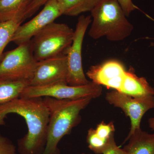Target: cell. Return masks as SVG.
Here are the masks:
<instances>
[{
	"instance_id": "6da1fadb",
	"label": "cell",
	"mask_w": 154,
	"mask_h": 154,
	"mask_svg": "<svg viewBox=\"0 0 154 154\" xmlns=\"http://www.w3.org/2000/svg\"><path fill=\"white\" fill-rule=\"evenodd\" d=\"M10 113H16L25 119L28 131L18 140L20 154H42L47 141L49 118L48 108L43 98L19 97L0 105V125L5 122V119Z\"/></svg>"
},
{
	"instance_id": "7a4b0ae2",
	"label": "cell",
	"mask_w": 154,
	"mask_h": 154,
	"mask_svg": "<svg viewBox=\"0 0 154 154\" xmlns=\"http://www.w3.org/2000/svg\"><path fill=\"white\" fill-rule=\"evenodd\" d=\"M93 99L88 97L70 100L43 97V102L49 110V118L47 141L42 154H59V143L79 123L80 112Z\"/></svg>"
},
{
	"instance_id": "3957f363",
	"label": "cell",
	"mask_w": 154,
	"mask_h": 154,
	"mask_svg": "<svg viewBox=\"0 0 154 154\" xmlns=\"http://www.w3.org/2000/svg\"><path fill=\"white\" fill-rule=\"evenodd\" d=\"M89 36L94 39L105 37L113 42L130 36L134 27L116 0H102L91 11Z\"/></svg>"
},
{
	"instance_id": "277c9868",
	"label": "cell",
	"mask_w": 154,
	"mask_h": 154,
	"mask_svg": "<svg viewBox=\"0 0 154 154\" xmlns=\"http://www.w3.org/2000/svg\"><path fill=\"white\" fill-rule=\"evenodd\" d=\"M74 35V30L66 24L50 23L30 40L34 57L38 62L66 54Z\"/></svg>"
},
{
	"instance_id": "5b68a950",
	"label": "cell",
	"mask_w": 154,
	"mask_h": 154,
	"mask_svg": "<svg viewBox=\"0 0 154 154\" xmlns=\"http://www.w3.org/2000/svg\"><path fill=\"white\" fill-rule=\"evenodd\" d=\"M17 46L3 54L0 61V80L30 83L37 63L30 40Z\"/></svg>"
},
{
	"instance_id": "8992f818",
	"label": "cell",
	"mask_w": 154,
	"mask_h": 154,
	"mask_svg": "<svg viewBox=\"0 0 154 154\" xmlns=\"http://www.w3.org/2000/svg\"><path fill=\"white\" fill-rule=\"evenodd\" d=\"M102 86L90 82L84 85L73 86L66 84H55L40 87L28 86L23 90L20 97L23 98L50 97L58 99H95L101 96Z\"/></svg>"
},
{
	"instance_id": "52a82bcc",
	"label": "cell",
	"mask_w": 154,
	"mask_h": 154,
	"mask_svg": "<svg viewBox=\"0 0 154 154\" xmlns=\"http://www.w3.org/2000/svg\"><path fill=\"white\" fill-rule=\"evenodd\" d=\"M92 22L91 16L82 15L78 19L71 45L67 51L69 85L79 86L90 82L85 76L82 65V50L84 37L89 25Z\"/></svg>"
},
{
	"instance_id": "ba28073f",
	"label": "cell",
	"mask_w": 154,
	"mask_h": 154,
	"mask_svg": "<svg viewBox=\"0 0 154 154\" xmlns=\"http://www.w3.org/2000/svg\"><path fill=\"white\" fill-rule=\"evenodd\" d=\"M105 99L109 104L122 110L131 120V128L127 137L136 129L140 128L141 122L147 111L154 108V95L132 97L117 91L106 94Z\"/></svg>"
},
{
	"instance_id": "9c48e42d",
	"label": "cell",
	"mask_w": 154,
	"mask_h": 154,
	"mask_svg": "<svg viewBox=\"0 0 154 154\" xmlns=\"http://www.w3.org/2000/svg\"><path fill=\"white\" fill-rule=\"evenodd\" d=\"M68 75L66 54L57 56L37 62L29 86L40 87L67 84Z\"/></svg>"
},
{
	"instance_id": "30bf717a",
	"label": "cell",
	"mask_w": 154,
	"mask_h": 154,
	"mask_svg": "<svg viewBox=\"0 0 154 154\" xmlns=\"http://www.w3.org/2000/svg\"><path fill=\"white\" fill-rule=\"evenodd\" d=\"M63 15L57 0H49L36 16L25 24L19 25L11 42L17 45L30 41L43 28Z\"/></svg>"
},
{
	"instance_id": "8fae6325",
	"label": "cell",
	"mask_w": 154,
	"mask_h": 154,
	"mask_svg": "<svg viewBox=\"0 0 154 154\" xmlns=\"http://www.w3.org/2000/svg\"><path fill=\"white\" fill-rule=\"evenodd\" d=\"M125 72V68L121 62L110 60L91 66L86 75L95 84L119 91Z\"/></svg>"
},
{
	"instance_id": "7c38bea8",
	"label": "cell",
	"mask_w": 154,
	"mask_h": 154,
	"mask_svg": "<svg viewBox=\"0 0 154 154\" xmlns=\"http://www.w3.org/2000/svg\"><path fill=\"white\" fill-rule=\"evenodd\" d=\"M119 92L131 97H140L154 95V88L149 85L145 78L138 77L131 69L125 72Z\"/></svg>"
},
{
	"instance_id": "4fadbf2b",
	"label": "cell",
	"mask_w": 154,
	"mask_h": 154,
	"mask_svg": "<svg viewBox=\"0 0 154 154\" xmlns=\"http://www.w3.org/2000/svg\"><path fill=\"white\" fill-rule=\"evenodd\" d=\"M128 140V143L123 148L127 154H154V133L139 128L126 137L124 143Z\"/></svg>"
},
{
	"instance_id": "5bb4252c",
	"label": "cell",
	"mask_w": 154,
	"mask_h": 154,
	"mask_svg": "<svg viewBox=\"0 0 154 154\" xmlns=\"http://www.w3.org/2000/svg\"><path fill=\"white\" fill-rule=\"evenodd\" d=\"M33 0H0V22L25 21V12Z\"/></svg>"
},
{
	"instance_id": "9a60e30c",
	"label": "cell",
	"mask_w": 154,
	"mask_h": 154,
	"mask_svg": "<svg viewBox=\"0 0 154 154\" xmlns=\"http://www.w3.org/2000/svg\"><path fill=\"white\" fill-rule=\"evenodd\" d=\"M102 0H57L62 15L75 17L91 12Z\"/></svg>"
},
{
	"instance_id": "2e32d148",
	"label": "cell",
	"mask_w": 154,
	"mask_h": 154,
	"mask_svg": "<svg viewBox=\"0 0 154 154\" xmlns=\"http://www.w3.org/2000/svg\"><path fill=\"white\" fill-rule=\"evenodd\" d=\"M29 82L0 80V105L19 98Z\"/></svg>"
},
{
	"instance_id": "e0dca14e",
	"label": "cell",
	"mask_w": 154,
	"mask_h": 154,
	"mask_svg": "<svg viewBox=\"0 0 154 154\" xmlns=\"http://www.w3.org/2000/svg\"><path fill=\"white\" fill-rule=\"evenodd\" d=\"M23 22L20 19H15L0 22V61L4 54V50L11 42L15 31Z\"/></svg>"
},
{
	"instance_id": "ac0fdd59",
	"label": "cell",
	"mask_w": 154,
	"mask_h": 154,
	"mask_svg": "<svg viewBox=\"0 0 154 154\" xmlns=\"http://www.w3.org/2000/svg\"><path fill=\"white\" fill-rule=\"evenodd\" d=\"M87 142L89 148L96 154H102L116 144L115 140L110 142L102 140L96 135L95 129L93 128L88 130Z\"/></svg>"
},
{
	"instance_id": "d6986e66",
	"label": "cell",
	"mask_w": 154,
	"mask_h": 154,
	"mask_svg": "<svg viewBox=\"0 0 154 154\" xmlns=\"http://www.w3.org/2000/svg\"><path fill=\"white\" fill-rule=\"evenodd\" d=\"M95 131L96 135L102 140L107 142L115 140L114 137L115 128L113 122L106 124L102 121L97 125Z\"/></svg>"
},
{
	"instance_id": "ffe728a7",
	"label": "cell",
	"mask_w": 154,
	"mask_h": 154,
	"mask_svg": "<svg viewBox=\"0 0 154 154\" xmlns=\"http://www.w3.org/2000/svg\"><path fill=\"white\" fill-rule=\"evenodd\" d=\"M0 154H17L16 147L8 138L0 134Z\"/></svg>"
},
{
	"instance_id": "44dd1931",
	"label": "cell",
	"mask_w": 154,
	"mask_h": 154,
	"mask_svg": "<svg viewBox=\"0 0 154 154\" xmlns=\"http://www.w3.org/2000/svg\"><path fill=\"white\" fill-rule=\"evenodd\" d=\"M49 1V0H33L25 12L24 17L25 20L33 16L42 6L45 5Z\"/></svg>"
},
{
	"instance_id": "7402d4cb",
	"label": "cell",
	"mask_w": 154,
	"mask_h": 154,
	"mask_svg": "<svg viewBox=\"0 0 154 154\" xmlns=\"http://www.w3.org/2000/svg\"><path fill=\"white\" fill-rule=\"evenodd\" d=\"M125 14L128 17L132 11L139 9L133 3L132 0H116Z\"/></svg>"
},
{
	"instance_id": "603a6c76",
	"label": "cell",
	"mask_w": 154,
	"mask_h": 154,
	"mask_svg": "<svg viewBox=\"0 0 154 154\" xmlns=\"http://www.w3.org/2000/svg\"><path fill=\"white\" fill-rule=\"evenodd\" d=\"M82 154H89L83 153ZM102 154H127L123 149L120 148L116 144L112 146Z\"/></svg>"
},
{
	"instance_id": "cb8c5ba5",
	"label": "cell",
	"mask_w": 154,
	"mask_h": 154,
	"mask_svg": "<svg viewBox=\"0 0 154 154\" xmlns=\"http://www.w3.org/2000/svg\"><path fill=\"white\" fill-rule=\"evenodd\" d=\"M148 123L150 128L154 131V117L149 119Z\"/></svg>"
}]
</instances>
